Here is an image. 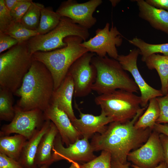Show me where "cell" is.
<instances>
[{
	"label": "cell",
	"mask_w": 168,
	"mask_h": 168,
	"mask_svg": "<svg viewBox=\"0 0 168 168\" xmlns=\"http://www.w3.org/2000/svg\"><path fill=\"white\" fill-rule=\"evenodd\" d=\"M50 165L49 164H45L40 166L39 168H49Z\"/></svg>",
	"instance_id": "obj_43"
},
{
	"label": "cell",
	"mask_w": 168,
	"mask_h": 168,
	"mask_svg": "<svg viewBox=\"0 0 168 168\" xmlns=\"http://www.w3.org/2000/svg\"><path fill=\"white\" fill-rule=\"evenodd\" d=\"M13 93L9 91L0 88V119L11 122L15 115L13 106Z\"/></svg>",
	"instance_id": "obj_26"
},
{
	"label": "cell",
	"mask_w": 168,
	"mask_h": 168,
	"mask_svg": "<svg viewBox=\"0 0 168 168\" xmlns=\"http://www.w3.org/2000/svg\"><path fill=\"white\" fill-rule=\"evenodd\" d=\"M64 41L67 45L63 48L48 52L38 51L33 54L34 59L43 63L51 73L54 91L61 84L73 63L88 52L81 45L83 40L80 37L70 36Z\"/></svg>",
	"instance_id": "obj_3"
},
{
	"label": "cell",
	"mask_w": 168,
	"mask_h": 168,
	"mask_svg": "<svg viewBox=\"0 0 168 168\" xmlns=\"http://www.w3.org/2000/svg\"><path fill=\"white\" fill-rule=\"evenodd\" d=\"M27 140L19 134L0 136V153L18 161L23 146Z\"/></svg>",
	"instance_id": "obj_22"
},
{
	"label": "cell",
	"mask_w": 168,
	"mask_h": 168,
	"mask_svg": "<svg viewBox=\"0 0 168 168\" xmlns=\"http://www.w3.org/2000/svg\"><path fill=\"white\" fill-rule=\"evenodd\" d=\"M63 144L58 133L55 138L52 149L54 162L66 160L71 163L77 161L87 162L97 157L94 154V151L87 138L78 139L66 147Z\"/></svg>",
	"instance_id": "obj_13"
},
{
	"label": "cell",
	"mask_w": 168,
	"mask_h": 168,
	"mask_svg": "<svg viewBox=\"0 0 168 168\" xmlns=\"http://www.w3.org/2000/svg\"><path fill=\"white\" fill-rule=\"evenodd\" d=\"M74 86L71 76L67 74L61 84L53 92L51 103L57 105L68 116L71 122L76 119L72 106Z\"/></svg>",
	"instance_id": "obj_17"
},
{
	"label": "cell",
	"mask_w": 168,
	"mask_h": 168,
	"mask_svg": "<svg viewBox=\"0 0 168 168\" xmlns=\"http://www.w3.org/2000/svg\"><path fill=\"white\" fill-rule=\"evenodd\" d=\"M139 16L154 28L168 35V12L156 8L144 0H136Z\"/></svg>",
	"instance_id": "obj_18"
},
{
	"label": "cell",
	"mask_w": 168,
	"mask_h": 168,
	"mask_svg": "<svg viewBox=\"0 0 168 168\" xmlns=\"http://www.w3.org/2000/svg\"><path fill=\"white\" fill-rule=\"evenodd\" d=\"M0 168H24L18 161L0 153Z\"/></svg>",
	"instance_id": "obj_34"
},
{
	"label": "cell",
	"mask_w": 168,
	"mask_h": 168,
	"mask_svg": "<svg viewBox=\"0 0 168 168\" xmlns=\"http://www.w3.org/2000/svg\"><path fill=\"white\" fill-rule=\"evenodd\" d=\"M34 58L27 41L19 43L0 55V88L13 94L20 87Z\"/></svg>",
	"instance_id": "obj_4"
},
{
	"label": "cell",
	"mask_w": 168,
	"mask_h": 168,
	"mask_svg": "<svg viewBox=\"0 0 168 168\" xmlns=\"http://www.w3.org/2000/svg\"><path fill=\"white\" fill-rule=\"evenodd\" d=\"M144 62L148 69L157 71L161 82V90L164 96L168 94V56L153 54Z\"/></svg>",
	"instance_id": "obj_21"
},
{
	"label": "cell",
	"mask_w": 168,
	"mask_h": 168,
	"mask_svg": "<svg viewBox=\"0 0 168 168\" xmlns=\"http://www.w3.org/2000/svg\"><path fill=\"white\" fill-rule=\"evenodd\" d=\"M128 41L139 49L140 54L142 56L141 60L143 62H144L147 58L153 54L160 53L164 55L168 56V43L151 44L137 37L133 38Z\"/></svg>",
	"instance_id": "obj_24"
},
{
	"label": "cell",
	"mask_w": 168,
	"mask_h": 168,
	"mask_svg": "<svg viewBox=\"0 0 168 168\" xmlns=\"http://www.w3.org/2000/svg\"><path fill=\"white\" fill-rule=\"evenodd\" d=\"M145 108H141L131 120L124 123L113 122L103 133L94 135L90 143L94 151H107L111 154L112 159L127 163L128 154L143 145L153 130L134 127Z\"/></svg>",
	"instance_id": "obj_1"
},
{
	"label": "cell",
	"mask_w": 168,
	"mask_h": 168,
	"mask_svg": "<svg viewBox=\"0 0 168 168\" xmlns=\"http://www.w3.org/2000/svg\"><path fill=\"white\" fill-rule=\"evenodd\" d=\"M160 133L153 130L147 141L139 148L128 154L127 160L143 168L156 167L165 161Z\"/></svg>",
	"instance_id": "obj_11"
},
{
	"label": "cell",
	"mask_w": 168,
	"mask_h": 168,
	"mask_svg": "<svg viewBox=\"0 0 168 168\" xmlns=\"http://www.w3.org/2000/svg\"><path fill=\"white\" fill-rule=\"evenodd\" d=\"M19 43L17 40L4 33L0 32V53Z\"/></svg>",
	"instance_id": "obj_33"
},
{
	"label": "cell",
	"mask_w": 168,
	"mask_h": 168,
	"mask_svg": "<svg viewBox=\"0 0 168 168\" xmlns=\"http://www.w3.org/2000/svg\"><path fill=\"white\" fill-rule=\"evenodd\" d=\"M110 1L111 2L112 6L113 7H114L119 2H120V0H110Z\"/></svg>",
	"instance_id": "obj_42"
},
{
	"label": "cell",
	"mask_w": 168,
	"mask_h": 168,
	"mask_svg": "<svg viewBox=\"0 0 168 168\" xmlns=\"http://www.w3.org/2000/svg\"><path fill=\"white\" fill-rule=\"evenodd\" d=\"M140 51L137 48L130 50L126 55H119L117 60L125 71L129 72L141 92V106L146 107L150 100L164 96L161 90L156 89L148 84L141 75L137 66V59Z\"/></svg>",
	"instance_id": "obj_14"
},
{
	"label": "cell",
	"mask_w": 168,
	"mask_h": 168,
	"mask_svg": "<svg viewBox=\"0 0 168 168\" xmlns=\"http://www.w3.org/2000/svg\"><path fill=\"white\" fill-rule=\"evenodd\" d=\"M22 0H4V3L7 8L10 11Z\"/></svg>",
	"instance_id": "obj_39"
},
{
	"label": "cell",
	"mask_w": 168,
	"mask_h": 168,
	"mask_svg": "<svg viewBox=\"0 0 168 168\" xmlns=\"http://www.w3.org/2000/svg\"><path fill=\"white\" fill-rule=\"evenodd\" d=\"M159 133L168 136V124H159L156 123L153 129Z\"/></svg>",
	"instance_id": "obj_37"
},
{
	"label": "cell",
	"mask_w": 168,
	"mask_h": 168,
	"mask_svg": "<svg viewBox=\"0 0 168 168\" xmlns=\"http://www.w3.org/2000/svg\"><path fill=\"white\" fill-rule=\"evenodd\" d=\"M69 168H80V164L77 162H73Z\"/></svg>",
	"instance_id": "obj_41"
},
{
	"label": "cell",
	"mask_w": 168,
	"mask_h": 168,
	"mask_svg": "<svg viewBox=\"0 0 168 168\" xmlns=\"http://www.w3.org/2000/svg\"><path fill=\"white\" fill-rule=\"evenodd\" d=\"M78 110L80 118H76L72 123L83 138L89 139L96 133H102L106 129V125L113 122L110 118L101 111L100 115L95 116L82 113Z\"/></svg>",
	"instance_id": "obj_16"
},
{
	"label": "cell",
	"mask_w": 168,
	"mask_h": 168,
	"mask_svg": "<svg viewBox=\"0 0 168 168\" xmlns=\"http://www.w3.org/2000/svg\"><path fill=\"white\" fill-rule=\"evenodd\" d=\"M44 7L41 3L32 1L20 23L29 29L36 30L40 22L41 11Z\"/></svg>",
	"instance_id": "obj_27"
},
{
	"label": "cell",
	"mask_w": 168,
	"mask_h": 168,
	"mask_svg": "<svg viewBox=\"0 0 168 168\" xmlns=\"http://www.w3.org/2000/svg\"><path fill=\"white\" fill-rule=\"evenodd\" d=\"M61 17L52 7L44 6L41 11L40 22L36 30L39 35L49 32L57 26Z\"/></svg>",
	"instance_id": "obj_25"
},
{
	"label": "cell",
	"mask_w": 168,
	"mask_h": 168,
	"mask_svg": "<svg viewBox=\"0 0 168 168\" xmlns=\"http://www.w3.org/2000/svg\"><path fill=\"white\" fill-rule=\"evenodd\" d=\"M130 163L128 162L123 164L111 159V168H130Z\"/></svg>",
	"instance_id": "obj_38"
},
{
	"label": "cell",
	"mask_w": 168,
	"mask_h": 168,
	"mask_svg": "<svg viewBox=\"0 0 168 168\" xmlns=\"http://www.w3.org/2000/svg\"><path fill=\"white\" fill-rule=\"evenodd\" d=\"M32 2V0H22L10 11L14 22H21Z\"/></svg>",
	"instance_id": "obj_30"
},
{
	"label": "cell",
	"mask_w": 168,
	"mask_h": 168,
	"mask_svg": "<svg viewBox=\"0 0 168 168\" xmlns=\"http://www.w3.org/2000/svg\"><path fill=\"white\" fill-rule=\"evenodd\" d=\"M54 91L50 71L43 63L34 58L21 86L13 94L20 97L15 106L23 111L38 109L43 112L50 105Z\"/></svg>",
	"instance_id": "obj_2"
},
{
	"label": "cell",
	"mask_w": 168,
	"mask_h": 168,
	"mask_svg": "<svg viewBox=\"0 0 168 168\" xmlns=\"http://www.w3.org/2000/svg\"><path fill=\"white\" fill-rule=\"evenodd\" d=\"M110 27V24L107 23L103 28L96 30L93 37L81 45L89 52L95 53L98 56L104 57L107 54L109 57L117 59L119 55L117 47L122 45L123 36L113 22L111 27Z\"/></svg>",
	"instance_id": "obj_8"
},
{
	"label": "cell",
	"mask_w": 168,
	"mask_h": 168,
	"mask_svg": "<svg viewBox=\"0 0 168 168\" xmlns=\"http://www.w3.org/2000/svg\"><path fill=\"white\" fill-rule=\"evenodd\" d=\"M102 3V0H90L79 3L74 0L62 2L56 12L61 17H67L74 23L89 30L97 22L93 14Z\"/></svg>",
	"instance_id": "obj_12"
},
{
	"label": "cell",
	"mask_w": 168,
	"mask_h": 168,
	"mask_svg": "<svg viewBox=\"0 0 168 168\" xmlns=\"http://www.w3.org/2000/svg\"><path fill=\"white\" fill-rule=\"evenodd\" d=\"M13 22L10 11L5 5L4 0H0V32L4 33Z\"/></svg>",
	"instance_id": "obj_31"
},
{
	"label": "cell",
	"mask_w": 168,
	"mask_h": 168,
	"mask_svg": "<svg viewBox=\"0 0 168 168\" xmlns=\"http://www.w3.org/2000/svg\"><path fill=\"white\" fill-rule=\"evenodd\" d=\"M95 55L89 52L85 53L73 63L68 70V74L71 76L74 82L76 97L86 96L92 90L97 76L96 69L91 62Z\"/></svg>",
	"instance_id": "obj_10"
},
{
	"label": "cell",
	"mask_w": 168,
	"mask_h": 168,
	"mask_svg": "<svg viewBox=\"0 0 168 168\" xmlns=\"http://www.w3.org/2000/svg\"><path fill=\"white\" fill-rule=\"evenodd\" d=\"M43 114L45 120H50L56 127L62 142L66 147L83 138L68 115L57 105L50 104L43 111Z\"/></svg>",
	"instance_id": "obj_15"
},
{
	"label": "cell",
	"mask_w": 168,
	"mask_h": 168,
	"mask_svg": "<svg viewBox=\"0 0 168 168\" xmlns=\"http://www.w3.org/2000/svg\"><path fill=\"white\" fill-rule=\"evenodd\" d=\"M159 137L163 147L165 161L168 168V136L160 133Z\"/></svg>",
	"instance_id": "obj_36"
},
{
	"label": "cell",
	"mask_w": 168,
	"mask_h": 168,
	"mask_svg": "<svg viewBox=\"0 0 168 168\" xmlns=\"http://www.w3.org/2000/svg\"><path fill=\"white\" fill-rule=\"evenodd\" d=\"M91 62L97 71L96 79L92 89L99 95L118 89L133 93L139 91L134 80L117 59L107 56L101 57L95 55Z\"/></svg>",
	"instance_id": "obj_5"
},
{
	"label": "cell",
	"mask_w": 168,
	"mask_h": 168,
	"mask_svg": "<svg viewBox=\"0 0 168 168\" xmlns=\"http://www.w3.org/2000/svg\"><path fill=\"white\" fill-rule=\"evenodd\" d=\"M72 35L80 37L85 41L89 38L90 33L89 30L63 16L53 30L45 34L32 37L27 42L30 52L33 54L38 51L48 52L63 48L67 45L64 39Z\"/></svg>",
	"instance_id": "obj_7"
},
{
	"label": "cell",
	"mask_w": 168,
	"mask_h": 168,
	"mask_svg": "<svg viewBox=\"0 0 168 168\" xmlns=\"http://www.w3.org/2000/svg\"><path fill=\"white\" fill-rule=\"evenodd\" d=\"M150 5L168 12V0H146Z\"/></svg>",
	"instance_id": "obj_35"
},
{
	"label": "cell",
	"mask_w": 168,
	"mask_h": 168,
	"mask_svg": "<svg viewBox=\"0 0 168 168\" xmlns=\"http://www.w3.org/2000/svg\"><path fill=\"white\" fill-rule=\"evenodd\" d=\"M58 130L51 121L50 126L41 138L37 149L35 161L38 167L45 164L51 165L54 161L52 149Z\"/></svg>",
	"instance_id": "obj_20"
},
{
	"label": "cell",
	"mask_w": 168,
	"mask_h": 168,
	"mask_svg": "<svg viewBox=\"0 0 168 168\" xmlns=\"http://www.w3.org/2000/svg\"><path fill=\"white\" fill-rule=\"evenodd\" d=\"M111 155L105 151L90 161L80 165V168H111Z\"/></svg>",
	"instance_id": "obj_29"
},
{
	"label": "cell",
	"mask_w": 168,
	"mask_h": 168,
	"mask_svg": "<svg viewBox=\"0 0 168 168\" xmlns=\"http://www.w3.org/2000/svg\"><path fill=\"white\" fill-rule=\"evenodd\" d=\"M146 111L139 118L134 125L137 129L149 128L153 130L160 114V108L156 98L150 100Z\"/></svg>",
	"instance_id": "obj_23"
},
{
	"label": "cell",
	"mask_w": 168,
	"mask_h": 168,
	"mask_svg": "<svg viewBox=\"0 0 168 168\" xmlns=\"http://www.w3.org/2000/svg\"><path fill=\"white\" fill-rule=\"evenodd\" d=\"M4 33L14 38L19 43L27 41L39 34L37 30L29 29L20 22H13Z\"/></svg>",
	"instance_id": "obj_28"
},
{
	"label": "cell",
	"mask_w": 168,
	"mask_h": 168,
	"mask_svg": "<svg viewBox=\"0 0 168 168\" xmlns=\"http://www.w3.org/2000/svg\"></svg>",
	"instance_id": "obj_44"
},
{
	"label": "cell",
	"mask_w": 168,
	"mask_h": 168,
	"mask_svg": "<svg viewBox=\"0 0 168 168\" xmlns=\"http://www.w3.org/2000/svg\"><path fill=\"white\" fill-rule=\"evenodd\" d=\"M14 107V117L9 124L2 126L0 136L15 133L22 135L28 140L40 128L45 121L43 112L38 109L23 111L15 105Z\"/></svg>",
	"instance_id": "obj_9"
},
{
	"label": "cell",
	"mask_w": 168,
	"mask_h": 168,
	"mask_svg": "<svg viewBox=\"0 0 168 168\" xmlns=\"http://www.w3.org/2000/svg\"><path fill=\"white\" fill-rule=\"evenodd\" d=\"M156 99L160 108V114L156 123L168 124V94L156 97Z\"/></svg>",
	"instance_id": "obj_32"
},
{
	"label": "cell",
	"mask_w": 168,
	"mask_h": 168,
	"mask_svg": "<svg viewBox=\"0 0 168 168\" xmlns=\"http://www.w3.org/2000/svg\"><path fill=\"white\" fill-rule=\"evenodd\" d=\"M132 168H143L139 167L134 164L131 165ZM152 168H168L166 163L165 161L162 162L156 167Z\"/></svg>",
	"instance_id": "obj_40"
},
{
	"label": "cell",
	"mask_w": 168,
	"mask_h": 168,
	"mask_svg": "<svg viewBox=\"0 0 168 168\" xmlns=\"http://www.w3.org/2000/svg\"><path fill=\"white\" fill-rule=\"evenodd\" d=\"M141 97L125 90L118 89L112 92L99 95L96 97V104L101 111L113 122L122 123L128 122L141 108Z\"/></svg>",
	"instance_id": "obj_6"
},
{
	"label": "cell",
	"mask_w": 168,
	"mask_h": 168,
	"mask_svg": "<svg viewBox=\"0 0 168 168\" xmlns=\"http://www.w3.org/2000/svg\"><path fill=\"white\" fill-rule=\"evenodd\" d=\"M51 122L45 120L41 127L25 142L18 161L24 168H39L35 161L38 147L43 135L48 129Z\"/></svg>",
	"instance_id": "obj_19"
}]
</instances>
